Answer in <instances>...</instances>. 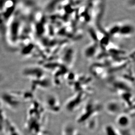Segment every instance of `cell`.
Listing matches in <instances>:
<instances>
[{"instance_id":"obj_1","label":"cell","mask_w":135,"mask_h":135,"mask_svg":"<svg viewBox=\"0 0 135 135\" xmlns=\"http://www.w3.org/2000/svg\"><path fill=\"white\" fill-rule=\"evenodd\" d=\"M106 29L107 33L115 37L129 38L133 36L134 32V26L128 21L113 23Z\"/></svg>"},{"instance_id":"obj_2","label":"cell","mask_w":135,"mask_h":135,"mask_svg":"<svg viewBox=\"0 0 135 135\" xmlns=\"http://www.w3.org/2000/svg\"><path fill=\"white\" fill-rule=\"evenodd\" d=\"M102 110L101 104L96 101L90 100L86 103L77 118L79 123H85L91 117L98 115Z\"/></svg>"},{"instance_id":"obj_3","label":"cell","mask_w":135,"mask_h":135,"mask_svg":"<svg viewBox=\"0 0 135 135\" xmlns=\"http://www.w3.org/2000/svg\"><path fill=\"white\" fill-rule=\"evenodd\" d=\"M86 94L78 92L66 101L65 107L68 111L73 112L79 108L86 99Z\"/></svg>"},{"instance_id":"obj_4","label":"cell","mask_w":135,"mask_h":135,"mask_svg":"<svg viewBox=\"0 0 135 135\" xmlns=\"http://www.w3.org/2000/svg\"><path fill=\"white\" fill-rule=\"evenodd\" d=\"M123 106V104L120 101L113 100L107 102L105 108L108 114L111 115H117L122 113Z\"/></svg>"},{"instance_id":"obj_5","label":"cell","mask_w":135,"mask_h":135,"mask_svg":"<svg viewBox=\"0 0 135 135\" xmlns=\"http://www.w3.org/2000/svg\"><path fill=\"white\" fill-rule=\"evenodd\" d=\"M46 105L48 109L52 112L58 113L60 111V102L57 97L54 95H49L47 97Z\"/></svg>"},{"instance_id":"obj_6","label":"cell","mask_w":135,"mask_h":135,"mask_svg":"<svg viewBox=\"0 0 135 135\" xmlns=\"http://www.w3.org/2000/svg\"><path fill=\"white\" fill-rule=\"evenodd\" d=\"M115 122L116 125L121 129H128L131 124V119L128 114L126 113H121L117 115Z\"/></svg>"},{"instance_id":"obj_7","label":"cell","mask_w":135,"mask_h":135,"mask_svg":"<svg viewBox=\"0 0 135 135\" xmlns=\"http://www.w3.org/2000/svg\"><path fill=\"white\" fill-rule=\"evenodd\" d=\"M98 47L95 43H93L87 46L84 50V54L86 58L90 59L94 58L97 54L98 50Z\"/></svg>"},{"instance_id":"obj_8","label":"cell","mask_w":135,"mask_h":135,"mask_svg":"<svg viewBox=\"0 0 135 135\" xmlns=\"http://www.w3.org/2000/svg\"><path fill=\"white\" fill-rule=\"evenodd\" d=\"M102 131L103 135H121L120 129L111 124L105 125Z\"/></svg>"},{"instance_id":"obj_9","label":"cell","mask_w":135,"mask_h":135,"mask_svg":"<svg viewBox=\"0 0 135 135\" xmlns=\"http://www.w3.org/2000/svg\"><path fill=\"white\" fill-rule=\"evenodd\" d=\"M79 132L72 124L67 123L62 127L61 135H78Z\"/></svg>"},{"instance_id":"obj_10","label":"cell","mask_w":135,"mask_h":135,"mask_svg":"<svg viewBox=\"0 0 135 135\" xmlns=\"http://www.w3.org/2000/svg\"><path fill=\"white\" fill-rule=\"evenodd\" d=\"M74 51L73 49H69L65 53L62 58V61L65 64V65L69 67L73 64L74 60Z\"/></svg>"},{"instance_id":"obj_11","label":"cell","mask_w":135,"mask_h":135,"mask_svg":"<svg viewBox=\"0 0 135 135\" xmlns=\"http://www.w3.org/2000/svg\"><path fill=\"white\" fill-rule=\"evenodd\" d=\"M121 135H134V133L132 130L129 129H120Z\"/></svg>"}]
</instances>
